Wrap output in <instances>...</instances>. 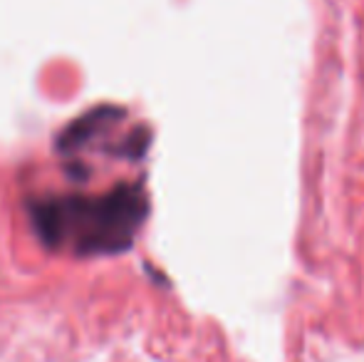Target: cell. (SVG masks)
<instances>
[{
    "label": "cell",
    "instance_id": "cell-1",
    "mask_svg": "<svg viewBox=\"0 0 364 362\" xmlns=\"http://www.w3.org/2000/svg\"><path fill=\"white\" fill-rule=\"evenodd\" d=\"M144 218L146 196L136 183H119L102 193L43 196L33 203L40 236L55 248H70L82 256L129 248Z\"/></svg>",
    "mask_w": 364,
    "mask_h": 362
}]
</instances>
